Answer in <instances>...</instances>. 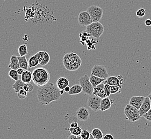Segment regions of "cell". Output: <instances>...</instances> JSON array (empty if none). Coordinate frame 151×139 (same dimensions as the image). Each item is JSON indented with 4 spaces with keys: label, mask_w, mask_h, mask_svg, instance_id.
Returning a JSON list of instances; mask_svg holds the SVG:
<instances>
[{
    "label": "cell",
    "mask_w": 151,
    "mask_h": 139,
    "mask_svg": "<svg viewBox=\"0 0 151 139\" xmlns=\"http://www.w3.org/2000/svg\"><path fill=\"white\" fill-rule=\"evenodd\" d=\"M25 82H23L22 80H19L16 81L12 85V88L14 89L16 93H18L19 91L23 89L25 85Z\"/></svg>",
    "instance_id": "603a6c76"
},
{
    "label": "cell",
    "mask_w": 151,
    "mask_h": 139,
    "mask_svg": "<svg viewBox=\"0 0 151 139\" xmlns=\"http://www.w3.org/2000/svg\"><path fill=\"white\" fill-rule=\"evenodd\" d=\"M18 53L20 56H26L28 54L27 45L25 44L20 45L18 48Z\"/></svg>",
    "instance_id": "4316f807"
},
{
    "label": "cell",
    "mask_w": 151,
    "mask_h": 139,
    "mask_svg": "<svg viewBox=\"0 0 151 139\" xmlns=\"http://www.w3.org/2000/svg\"><path fill=\"white\" fill-rule=\"evenodd\" d=\"M78 22L79 25L82 26H87L91 24L93 21L87 11H83L79 13Z\"/></svg>",
    "instance_id": "30bf717a"
},
{
    "label": "cell",
    "mask_w": 151,
    "mask_h": 139,
    "mask_svg": "<svg viewBox=\"0 0 151 139\" xmlns=\"http://www.w3.org/2000/svg\"><path fill=\"white\" fill-rule=\"evenodd\" d=\"M68 139H82L80 135H78V136H76L75 135H73V134H71L69 137H68Z\"/></svg>",
    "instance_id": "74e56055"
},
{
    "label": "cell",
    "mask_w": 151,
    "mask_h": 139,
    "mask_svg": "<svg viewBox=\"0 0 151 139\" xmlns=\"http://www.w3.org/2000/svg\"><path fill=\"white\" fill-rule=\"evenodd\" d=\"M69 84H70L69 80H68V79L65 77H61L60 78L58 79L56 83L57 87L60 90L64 89L65 88L69 86Z\"/></svg>",
    "instance_id": "e0dca14e"
},
{
    "label": "cell",
    "mask_w": 151,
    "mask_h": 139,
    "mask_svg": "<svg viewBox=\"0 0 151 139\" xmlns=\"http://www.w3.org/2000/svg\"><path fill=\"white\" fill-rule=\"evenodd\" d=\"M121 88L117 86H110V93L115 94L118 93Z\"/></svg>",
    "instance_id": "836d02e7"
},
{
    "label": "cell",
    "mask_w": 151,
    "mask_h": 139,
    "mask_svg": "<svg viewBox=\"0 0 151 139\" xmlns=\"http://www.w3.org/2000/svg\"><path fill=\"white\" fill-rule=\"evenodd\" d=\"M89 80L91 82V84L94 86V87H96L97 85H100L102 82H104L106 80L105 79L101 78L98 77L94 76L93 74H91L89 77Z\"/></svg>",
    "instance_id": "ffe728a7"
},
{
    "label": "cell",
    "mask_w": 151,
    "mask_h": 139,
    "mask_svg": "<svg viewBox=\"0 0 151 139\" xmlns=\"http://www.w3.org/2000/svg\"><path fill=\"white\" fill-rule=\"evenodd\" d=\"M93 95L100 97L101 99L106 97V91L104 89V82H102L94 88Z\"/></svg>",
    "instance_id": "5bb4252c"
},
{
    "label": "cell",
    "mask_w": 151,
    "mask_h": 139,
    "mask_svg": "<svg viewBox=\"0 0 151 139\" xmlns=\"http://www.w3.org/2000/svg\"><path fill=\"white\" fill-rule=\"evenodd\" d=\"M9 68L12 69L17 70L20 67L18 56L16 55H12L10 58V63L8 65Z\"/></svg>",
    "instance_id": "ac0fdd59"
},
{
    "label": "cell",
    "mask_w": 151,
    "mask_h": 139,
    "mask_svg": "<svg viewBox=\"0 0 151 139\" xmlns=\"http://www.w3.org/2000/svg\"><path fill=\"white\" fill-rule=\"evenodd\" d=\"M103 139H114V136L112 135L111 134H107L105 135L104 137H103Z\"/></svg>",
    "instance_id": "f35d334b"
},
{
    "label": "cell",
    "mask_w": 151,
    "mask_h": 139,
    "mask_svg": "<svg viewBox=\"0 0 151 139\" xmlns=\"http://www.w3.org/2000/svg\"><path fill=\"white\" fill-rule=\"evenodd\" d=\"M142 117H144V118L146 119L147 121H151V108L148 112L145 113V115H143Z\"/></svg>",
    "instance_id": "8d00e7d4"
},
{
    "label": "cell",
    "mask_w": 151,
    "mask_h": 139,
    "mask_svg": "<svg viewBox=\"0 0 151 139\" xmlns=\"http://www.w3.org/2000/svg\"><path fill=\"white\" fill-rule=\"evenodd\" d=\"M105 84H108L110 86H117L119 87L122 88V85L123 84V79L121 75L114 77L111 76L106 79L104 82Z\"/></svg>",
    "instance_id": "8fae6325"
},
{
    "label": "cell",
    "mask_w": 151,
    "mask_h": 139,
    "mask_svg": "<svg viewBox=\"0 0 151 139\" xmlns=\"http://www.w3.org/2000/svg\"><path fill=\"white\" fill-rule=\"evenodd\" d=\"M51 79L50 73L43 67H38L33 70L32 72V81L35 85L40 87L49 82Z\"/></svg>",
    "instance_id": "3957f363"
},
{
    "label": "cell",
    "mask_w": 151,
    "mask_h": 139,
    "mask_svg": "<svg viewBox=\"0 0 151 139\" xmlns=\"http://www.w3.org/2000/svg\"><path fill=\"white\" fill-rule=\"evenodd\" d=\"M112 102L110 100L109 97L102 99L100 106V110L101 111H105L106 110H109L111 106Z\"/></svg>",
    "instance_id": "2e32d148"
},
{
    "label": "cell",
    "mask_w": 151,
    "mask_h": 139,
    "mask_svg": "<svg viewBox=\"0 0 151 139\" xmlns=\"http://www.w3.org/2000/svg\"><path fill=\"white\" fill-rule=\"evenodd\" d=\"M21 80L25 83H30L32 80V73L29 70H25L21 75Z\"/></svg>",
    "instance_id": "d6986e66"
},
{
    "label": "cell",
    "mask_w": 151,
    "mask_h": 139,
    "mask_svg": "<svg viewBox=\"0 0 151 139\" xmlns=\"http://www.w3.org/2000/svg\"><path fill=\"white\" fill-rule=\"evenodd\" d=\"M78 119L80 121H86L89 118L90 112L86 107L82 106L76 111Z\"/></svg>",
    "instance_id": "7c38bea8"
},
{
    "label": "cell",
    "mask_w": 151,
    "mask_h": 139,
    "mask_svg": "<svg viewBox=\"0 0 151 139\" xmlns=\"http://www.w3.org/2000/svg\"><path fill=\"white\" fill-rule=\"evenodd\" d=\"M70 126L71 127H77L78 126V123L77 122H73L70 125Z\"/></svg>",
    "instance_id": "b9f144b4"
},
{
    "label": "cell",
    "mask_w": 151,
    "mask_h": 139,
    "mask_svg": "<svg viewBox=\"0 0 151 139\" xmlns=\"http://www.w3.org/2000/svg\"><path fill=\"white\" fill-rule=\"evenodd\" d=\"M102 99L95 95H91L87 100V106L93 111L97 112L100 110V106Z\"/></svg>",
    "instance_id": "9c48e42d"
},
{
    "label": "cell",
    "mask_w": 151,
    "mask_h": 139,
    "mask_svg": "<svg viewBox=\"0 0 151 139\" xmlns=\"http://www.w3.org/2000/svg\"><path fill=\"white\" fill-rule=\"evenodd\" d=\"M148 97H149V99H150V102H151V93L148 96Z\"/></svg>",
    "instance_id": "f6af8a7d"
},
{
    "label": "cell",
    "mask_w": 151,
    "mask_h": 139,
    "mask_svg": "<svg viewBox=\"0 0 151 139\" xmlns=\"http://www.w3.org/2000/svg\"><path fill=\"white\" fill-rule=\"evenodd\" d=\"M136 16L139 18H142L144 17L146 14V11L145 9L144 8L139 9L136 12Z\"/></svg>",
    "instance_id": "d6a6232c"
},
{
    "label": "cell",
    "mask_w": 151,
    "mask_h": 139,
    "mask_svg": "<svg viewBox=\"0 0 151 139\" xmlns=\"http://www.w3.org/2000/svg\"><path fill=\"white\" fill-rule=\"evenodd\" d=\"M17 71L18 73V75H22V73L24 71V70L22 69V67H19V68H18V69L17 70Z\"/></svg>",
    "instance_id": "60d3db41"
},
{
    "label": "cell",
    "mask_w": 151,
    "mask_h": 139,
    "mask_svg": "<svg viewBox=\"0 0 151 139\" xmlns=\"http://www.w3.org/2000/svg\"><path fill=\"white\" fill-rule=\"evenodd\" d=\"M91 74L98 77L101 78L106 79L109 77L107 69L104 65H95L91 69Z\"/></svg>",
    "instance_id": "ba28073f"
},
{
    "label": "cell",
    "mask_w": 151,
    "mask_h": 139,
    "mask_svg": "<svg viewBox=\"0 0 151 139\" xmlns=\"http://www.w3.org/2000/svg\"><path fill=\"white\" fill-rule=\"evenodd\" d=\"M79 81L80 85L81 86L83 91L85 94L89 96L93 95L94 87L91 84L88 76L87 74H85L79 79Z\"/></svg>",
    "instance_id": "8992f818"
},
{
    "label": "cell",
    "mask_w": 151,
    "mask_h": 139,
    "mask_svg": "<svg viewBox=\"0 0 151 139\" xmlns=\"http://www.w3.org/2000/svg\"><path fill=\"white\" fill-rule=\"evenodd\" d=\"M91 134L93 136L94 139H102L104 137L102 130L97 128L93 129L91 132Z\"/></svg>",
    "instance_id": "cb8c5ba5"
},
{
    "label": "cell",
    "mask_w": 151,
    "mask_h": 139,
    "mask_svg": "<svg viewBox=\"0 0 151 139\" xmlns=\"http://www.w3.org/2000/svg\"><path fill=\"white\" fill-rule=\"evenodd\" d=\"M27 91H25L24 89H22L17 93L18 98L21 100L25 99L27 97Z\"/></svg>",
    "instance_id": "1f68e13d"
},
{
    "label": "cell",
    "mask_w": 151,
    "mask_h": 139,
    "mask_svg": "<svg viewBox=\"0 0 151 139\" xmlns=\"http://www.w3.org/2000/svg\"><path fill=\"white\" fill-rule=\"evenodd\" d=\"M145 99V97L142 96L132 97L130 99L129 104L139 110Z\"/></svg>",
    "instance_id": "9a60e30c"
},
{
    "label": "cell",
    "mask_w": 151,
    "mask_h": 139,
    "mask_svg": "<svg viewBox=\"0 0 151 139\" xmlns=\"http://www.w3.org/2000/svg\"><path fill=\"white\" fill-rule=\"evenodd\" d=\"M8 76L10 78L12 79L13 80L17 81L19 79L18 78V74L17 70H16L12 69L9 71L8 73Z\"/></svg>",
    "instance_id": "f1b7e54d"
},
{
    "label": "cell",
    "mask_w": 151,
    "mask_h": 139,
    "mask_svg": "<svg viewBox=\"0 0 151 139\" xmlns=\"http://www.w3.org/2000/svg\"><path fill=\"white\" fill-rule=\"evenodd\" d=\"M60 92L61 95H64L65 91H64V89H61L60 91Z\"/></svg>",
    "instance_id": "ee69618b"
},
{
    "label": "cell",
    "mask_w": 151,
    "mask_h": 139,
    "mask_svg": "<svg viewBox=\"0 0 151 139\" xmlns=\"http://www.w3.org/2000/svg\"><path fill=\"white\" fill-rule=\"evenodd\" d=\"M50 59H51L50 56V55L48 54V52H45L44 56L41 62L40 63V64L42 66H45L47 64H48L49 62L50 61Z\"/></svg>",
    "instance_id": "83f0119b"
},
{
    "label": "cell",
    "mask_w": 151,
    "mask_h": 139,
    "mask_svg": "<svg viewBox=\"0 0 151 139\" xmlns=\"http://www.w3.org/2000/svg\"><path fill=\"white\" fill-rule=\"evenodd\" d=\"M68 130L70 131V132L71 134H73V135H76V136H78V135H80L82 130L81 127L78 126L76 127H70V128L68 129Z\"/></svg>",
    "instance_id": "484cf974"
},
{
    "label": "cell",
    "mask_w": 151,
    "mask_h": 139,
    "mask_svg": "<svg viewBox=\"0 0 151 139\" xmlns=\"http://www.w3.org/2000/svg\"><path fill=\"white\" fill-rule=\"evenodd\" d=\"M104 89H105V91H106V97L110 96V95H111V93H110V85H109L108 84L104 83Z\"/></svg>",
    "instance_id": "d590c367"
},
{
    "label": "cell",
    "mask_w": 151,
    "mask_h": 139,
    "mask_svg": "<svg viewBox=\"0 0 151 139\" xmlns=\"http://www.w3.org/2000/svg\"><path fill=\"white\" fill-rule=\"evenodd\" d=\"M63 62L66 69L70 71H74L79 69L82 64L81 58L75 52L66 54L63 57Z\"/></svg>",
    "instance_id": "7a4b0ae2"
},
{
    "label": "cell",
    "mask_w": 151,
    "mask_h": 139,
    "mask_svg": "<svg viewBox=\"0 0 151 139\" xmlns=\"http://www.w3.org/2000/svg\"><path fill=\"white\" fill-rule=\"evenodd\" d=\"M151 108V102H150V100L148 96L145 97L144 101L142 103V105L139 110V113L141 116V117H142L143 115H145L148 112V111L150 110Z\"/></svg>",
    "instance_id": "4fadbf2b"
},
{
    "label": "cell",
    "mask_w": 151,
    "mask_h": 139,
    "mask_svg": "<svg viewBox=\"0 0 151 139\" xmlns=\"http://www.w3.org/2000/svg\"><path fill=\"white\" fill-rule=\"evenodd\" d=\"M39 64H40V62L37 57L36 55H34L33 56L29 58V68H32V67H37Z\"/></svg>",
    "instance_id": "d4e9b609"
},
{
    "label": "cell",
    "mask_w": 151,
    "mask_h": 139,
    "mask_svg": "<svg viewBox=\"0 0 151 139\" xmlns=\"http://www.w3.org/2000/svg\"><path fill=\"white\" fill-rule=\"evenodd\" d=\"M91 133L86 130H82L81 133L80 134V136L81 137L82 139H89L91 136Z\"/></svg>",
    "instance_id": "f546056e"
},
{
    "label": "cell",
    "mask_w": 151,
    "mask_h": 139,
    "mask_svg": "<svg viewBox=\"0 0 151 139\" xmlns=\"http://www.w3.org/2000/svg\"><path fill=\"white\" fill-rule=\"evenodd\" d=\"M60 89L53 83L48 82L40 86L37 91V99L41 104L48 105L54 101H57L61 98Z\"/></svg>",
    "instance_id": "6da1fadb"
},
{
    "label": "cell",
    "mask_w": 151,
    "mask_h": 139,
    "mask_svg": "<svg viewBox=\"0 0 151 139\" xmlns=\"http://www.w3.org/2000/svg\"><path fill=\"white\" fill-rule=\"evenodd\" d=\"M124 113L127 120L132 123L139 121L142 117L139 113V110L130 104L125 106Z\"/></svg>",
    "instance_id": "5b68a950"
},
{
    "label": "cell",
    "mask_w": 151,
    "mask_h": 139,
    "mask_svg": "<svg viewBox=\"0 0 151 139\" xmlns=\"http://www.w3.org/2000/svg\"><path fill=\"white\" fill-rule=\"evenodd\" d=\"M104 27L99 21L93 22L91 24L86 26V30L89 36L99 39L104 32Z\"/></svg>",
    "instance_id": "277c9868"
},
{
    "label": "cell",
    "mask_w": 151,
    "mask_h": 139,
    "mask_svg": "<svg viewBox=\"0 0 151 139\" xmlns=\"http://www.w3.org/2000/svg\"><path fill=\"white\" fill-rule=\"evenodd\" d=\"M33 86L32 84L30 83H25V85L24 86V90L25 91H27V93H30L33 90Z\"/></svg>",
    "instance_id": "4dcf8cb0"
},
{
    "label": "cell",
    "mask_w": 151,
    "mask_h": 139,
    "mask_svg": "<svg viewBox=\"0 0 151 139\" xmlns=\"http://www.w3.org/2000/svg\"><path fill=\"white\" fill-rule=\"evenodd\" d=\"M145 24L146 26H148L150 27L151 26V19H146L145 21Z\"/></svg>",
    "instance_id": "ab89813d"
},
{
    "label": "cell",
    "mask_w": 151,
    "mask_h": 139,
    "mask_svg": "<svg viewBox=\"0 0 151 139\" xmlns=\"http://www.w3.org/2000/svg\"><path fill=\"white\" fill-rule=\"evenodd\" d=\"M19 66L24 70H29V62L27 61L25 56H18Z\"/></svg>",
    "instance_id": "44dd1931"
},
{
    "label": "cell",
    "mask_w": 151,
    "mask_h": 139,
    "mask_svg": "<svg viewBox=\"0 0 151 139\" xmlns=\"http://www.w3.org/2000/svg\"><path fill=\"white\" fill-rule=\"evenodd\" d=\"M83 91L82 90V88L81 86L80 85H73L70 89V91L68 93L69 95H77V94H80L81 93L82 91Z\"/></svg>",
    "instance_id": "7402d4cb"
},
{
    "label": "cell",
    "mask_w": 151,
    "mask_h": 139,
    "mask_svg": "<svg viewBox=\"0 0 151 139\" xmlns=\"http://www.w3.org/2000/svg\"><path fill=\"white\" fill-rule=\"evenodd\" d=\"M70 87L69 86H67V87H66L64 89V91H65V92H66V93H68L69 91H70Z\"/></svg>",
    "instance_id": "7bdbcfd3"
},
{
    "label": "cell",
    "mask_w": 151,
    "mask_h": 139,
    "mask_svg": "<svg viewBox=\"0 0 151 139\" xmlns=\"http://www.w3.org/2000/svg\"><path fill=\"white\" fill-rule=\"evenodd\" d=\"M44 54H45V51H40V52H37L36 54L37 57L38 58L40 63L41 61L42 60L43 57L44 56Z\"/></svg>",
    "instance_id": "e575fe53"
},
{
    "label": "cell",
    "mask_w": 151,
    "mask_h": 139,
    "mask_svg": "<svg viewBox=\"0 0 151 139\" xmlns=\"http://www.w3.org/2000/svg\"><path fill=\"white\" fill-rule=\"evenodd\" d=\"M87 11L91 15L93 22L100 21V19L103 17V9L100 8V6H91L88 8Z\"/></svg>",
    "instance_id": "52a82bcc"
}]
</instances>
